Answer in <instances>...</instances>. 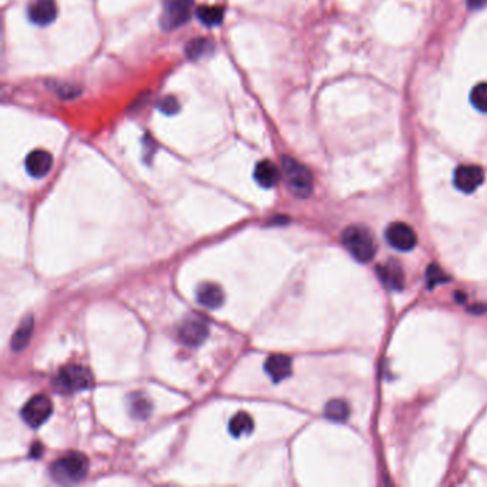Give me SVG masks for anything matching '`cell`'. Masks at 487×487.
Returning a JSON list of instances; mask_svg holds the SVG:
<instances>
[{"label": "cell", "instance_id": "1", "mask_svg": "<svg viewBox=\"0 0 487 487\" xmlns=\"http://www.w3.org/2000/svg\"><path fill=\"white\" fill-rule=\"evenodd\" d=\"M342 243L352 257L360 263L370 262L377 252L373 233L361 225L349 226L342 233Z\"/></svg>", "mask_w": 487, "mask_h": 487}, {"label": "cell", "instance_id": "2", "mask_svg": "<svg viewBox=\"0 0 487 487\" xmlns=\"http://www.w3.org/2000/svg\"><path fill=\"white\" fill-rule=\"evenodd\" d=\"M54 389L62 394H72L93 386V375L82 364H66L53 380Z\"/></svg>", "mask_w": 487, "mask_h": 487}, {"label": "cell", "instance_id": "3", "mask_svg": "<svg viewBox=\"0 0 487 487\" xmlns=\"http://www.w3.org/2000/svg\"><path fill=\"white\" fill-rule=\"evenodd\" d=\"M89 470V460L82 453H69L56 460L50 467L52 477L59 483H76Z\"/></svg>", "mask_w": 487, "mask_h": 487}, {"label": "cell", "instance_id": "4", "mask_svg": "<svg viewBox=\"0 0 487 487\" xmlns=\"http://www.w3.org/2000/svg\"><path fill=\"white\" fill-rule=\"evenodd\" d=\"M282 167L292 193L301 199L310 196L313 190V176L310 170L289 156L282 158Z\"/></svg>", "mask_w": 487, "mask_h": 487}, {"label": "cell", "instance_id": "5", "mask_svg": "<svg viewBox=\"0 0 487 487\" xmlns=\"http://www.w3.org/2000/svg\"><path fill=\"white\" fill-rule=\"evenodd\" d=\"M52 412V400L45 394H38L24 405V407L22 409V417L30 428L36 429L50 417Z\"/></svg>", "mask_w": 487, "mask_h": 487}, {"label": "cell", "instance_id": "6", "mask_svg": "<svg viewBox=\"0 0 487 487\" xmlns=\"http://www.w3.org/2000/svg\"><path fill=\"white\" fill-rule=\"evenodd\" d=\"M179 339L189 347L200 346L209 336V324L200 316H190L179 327Z\"/></svg>", "mask_w": 487, "mask_h": 487}, {"label": "cell", "instance_id": "7", "mask_svg": "<svg viewBox=\"0 0 487 487\" xmlns=\"http://www.w3.org/2000/svg\"><path fill=\"white\" fill-rule=\"evenodd\" d=\"M386 239L391 248L400 252H409L417 245V236L414 230L402 222L391 223L386 229Z\"/></svg>", "mask_w": 487, "mask_h": 487}, {"label": "cell", "instance_id": "8", "mask_svg": "<svg viewBox=\"0 0 487 487\" xmlns=\"http://www.w3.org/2000/svg\"><path fill=\"white\" fill-rule=\"evenodd\" d=\"M484 180V172L474 165H462L454 170L453 183L463 193H473L477 190Z\"/></svg>", "mask_w": 487, "mask_h": 487}, {"label": "cell", "instance_id": "9", "mask_svg": "<svg viewBox=\"0 0 487 487\" xmlns=\"http://www.w3.org/2000/svg\"><path fill=\"white\" fill-rule=\"evenodd\" d=\"M190 17L189 0H166L160 23L165 29H174L188 22Z\"/></svg>", "mask_w": 487, "mask_h": 487}, {"label": "cell", "instance_id": "10", "mask_svg": "<svg viewBox=\"0 0 487 487\" xmlns=\"http://www.w3.org/2000/svg\"><path fill=\"white\" fill-rule=\"evenodd\" d=\"M29 19L38 26H47L57 17V6L54 0H33L29 6Z\"/></svg>", "mask_w": 487, "mask_h": 487}, {"label": "cell", "instance_id": "11", "mask_svg": "<svg viewBox=\"0 0 487 487\" xmlns=\"http://www.w3.org/2000/svg\"><path fill=\"white\" fill-rule=\"evenodd\" d=\"M377 275L383 285L391 290H402L405 286V273L399 262L389 260L377 266Z\"/></svg>", "mask_w": 487, "mask_h": 487}, {"label": "cell", "instance_id": "12", "mask_svg": "<svg viewBox=\"0 0 487 487\" xmlns=\"http://www.w3.org/2000/svg\"><path fill=\"white\" fill-rule=\"evenodd\" d=\"M24 166L30 176L42 179L50 172L53 166V158L46 150H33L27 155Z\"/></svg>", "mask_w": 487, "mask_h": 487}, {"label": "cell", "instance_id": "13", "mask_svg": "<svg viewBox=\"0 0 487 487\" xmlns=\"http://www.w3.org/2000/svg\"><path fill=\"white\" fill-rule=\"evenodd\" d=\"M264 370L275 383H280L292 375V359L286 354H271L264 363Z\"/></svg>", "mask_w": 487, "mask_h": 487}, {"label": "cell", "instance_id": "14", "mask_svg": "<svg viewBox=\"0 0 487 487\" xmlns=\"http://www.w3.org/2000/svg\"><path fill=\"white\" fill-rule=\"evenodd\" d=\"M196 297H197V301L202 304V306L207 308V309H218L225 303V292H223V289L219 285L210 283V282L202 283L197 287Z\"/></svg>", "mask_w": 487, "mask_h": 487}, {"label": "cell", "instance_id": "15", "mask_svg": "<svg viewBox=\"0 0 487 487\" xmlns=\"http://www.w3.org/2000/svg\"><path fill=\"white\" fill-rule=\"evenodd\" d=\"M255 179L262 188L270 189L278 185L280 172L270 160H260L255 167Z\"/></svg>", "mask_w": 487, "mask_h": 487}, {"label": "cell", "instance_id": "16", "mask_svg": "<svg viewBox=\"0 0 487 487\" xmlns=\"http://www.w3.org/2000/svg\"><path fill=\"white\" fill-rule=\"evenodd\" d=\"M33 324L35 323H33L32 316H27L26 319L22 320V323L19 324L17 330L15 331L12 342H10V346L15 352H20L27 346V343L30 342V338H32Z\"/></svg>", "mask_w": 487, "mask_h": 487}, {"label": "cell", "instance_id": "17", "mask_svg": "<svg viewBox=\"0 0 487 487\" xmlns=\"http://www.w3.org/2000/svg\"><path fill=\"white\" fill-rule=\"evenodd\" d=\"M253 419L246 412L236 413L229 421V432L234 437L250 435L253 432Z\"/></svg>", "mask_w": 487, "mask_h": 487}, {"label": "cell", "instance_id": "18", "mask_svg": "<svg viewBox=\"0 0 487 487\" xmlns=\"http://www.w3.org/2000/svg\"><path fill=\"white\" fill-rule=\"evenodd\" d=\"M324 414L329 420L331 421H346L350 416V407L349 405L342 400V399H334V400H330L326 407H324Z\"/></svg>", "mask_w": 487, "mask_h": 487}, {"label": "cell", "instance_id": "19", "mask_svg": "<svg viewBox=\"0 0 487 487\" xmlns=\"http://www.w3.org/2000/svg\"><path fill=\"white\" fill-rule=\"evenodd\" d=\"M196 15L204 26H218L225 17V10L220 6H200Z\"/></svg>", "mask_w": 487, "mask_h": 487}, {"label": "cell", "instance_id": "20", "mask_svg": "<svg viewBox=\"0 0 487 487\" xmlns=\"http://www.w3.org/2000/svg\"><path fill=\"white\" fill-rule=\"evenodd\" d=\"M130 413L135 419L144 420L151 412V403L143 394H132L130 398Z\"/></svg>", "mask_w": 487, "mask_h": 487}, {"label": "cell", "instance_id": "21", "mask_svg": "<svg viewBox=\"0 0 487 487\" xmlns=\"http://www.w3.org/2000/svg\"><path fill=\"white\" fill-rule=\"evenodd\" d=\"M472 105L481 113H487V82H481L472 89Z\"/></svg>", "mask_w": 487, "mask_h": 487}, {"label": "cell", "instance_id": "22", "mask_svg": "<svg viewBox=\"0 0 487 487\" xmlns=\"http://www.w3.org/2000/svg\"><path fill=\"white\" fill-rule=\"evenodd\" d=\"M211 50H213V43L203 38L195 39L186 46V54L193 60H197L199 57L207 54Z\"/></svg>", "mask_w": 487, "mask_h": 487}, {"label": "cell", "instance_id": "23", "mask_svg": "<svg viewBox=\"0 0 487 487\" xmlns=\"http://www.w3.org/2000/svg\"><path fill=\"white\" fill-rule=\"evenodd\" d=\"M447 280L449 278L442 267H439L437 264H430L428 267V271H426V282H428V287L433 289L436 285L446 283Z\"/></svg>", "mask_w": 487, "mask_h": 487}, {"label": "cell", "instance_id": "24", "mask_svg": "<svg viewBox=\"0 0 487 487\" xmlns=\"http://www.w3.org/2000/svg\"><path fill=\"white\" fill-rule=\"evenodd\" d=\"M159 110L163 114L172 116V114H176L180 110V103H179L177 98H174V96H165L159 102Z\"/></svg>", "mask_w": 487, "mask_h": 487}, {"label": "cell", "instance_id": "25", "mask_svg": "<svg viewBox=\"0 0 487 487\" xmlns=\"http://www.w3.org/2000/svg\"><path fill=\"white\" fill-rule=\"evenodd\" d=\"M59 95H60V96H63V98H66V99H69V98H73V96L79 95V89L75 87V86H72V84H66V86H63L62 89H59Z\"/></svg>", "mask_w": 487, "mask_h": 487}, {"label": "cell", "instance_id": "26", "mask_svg": "<svg viewBox=\"0 0 487 487\" xmlns=\"http://www.w3.org/2000/svg\"><path fill=\"white\" fill-rule=\"evenodd\" d=\"M484 3H486V0H469L470 8H474V9L481 8Z\"/></svg>", "mask_w": 487, "mask_h": 487}]
</instances>
